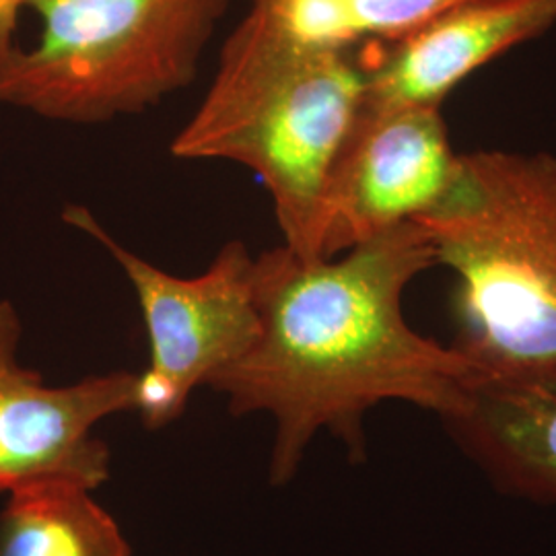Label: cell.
Here are the masks:
<instances>
[{
  "label": "cell",
  "instance_id": "cell-2",
  "mask_svg": "<svg viewBox=\"0 0 556 556\" xmlns=\"http://www.w3.org/2000/svg\"><path fill=\"white\" fill-rule=\"evenodd\" d=\"M357 50L295 40L250 9L223 41L215 77L172 155L231 161L268 190L289 250L319 258L324 200L365 100Z\"/></svg>",
  "mask_w": 556,
  "mask_h": 556
},
{
  "label": "cell",
  "instance_id": "cell-4",
  "mask_svg": "<svg viewBox=\"0 0 556 556\" xmlns=\"http://www.w3.org/2000/svg\"><path fill=\"white\" fill-rule=\"evenodd\" d=\"M231 0H27L40 40L0 60V103L66 124L140 114L188 87Z\"/></svg>",
  "mask_w": 556,
  "mask_h": 556
},
{
  "label": "cell",
  "instance_id": "cell-11",
  "mask_svg": "<svg viewBox=\"0 0 556 556\" xmlns=\"http://www.w3.org/2000/svg\"><path fill=\"white\" fill-rule=\"evenodd\" d=\"M457 0H250V9L287 36L324 48L357 50L417 29Z\"/></svg>",
  "mask_w": 556,
  "mask_h": 556
},
{
  "label": "cell",
  "instance_id": "cell-9",
  "mask_svg": "<svg viewBox=\"0 0 556 556\" xmlns=\"http://www.w3.org/2000/svg\"><path fill=\"white\" fill-rule=\"evenodd\" d=\"M441 420L498 489L556 503V363L477 369L462 404Z\"/></svg>",
  "mask_w": 556,
  "mask_h": 556
},
{
  "label": "cell",
  "instance_id": "cell-1",
  "mask_svg": "<svg viewBox=\"0 0 556 556\" xmlns=\"http://www.w3.org/2000/svg\"><path fill=\"white\" fill-rule=\"evenodd\" d=\"M438 266L417 220L332 258L278 245L256 256L260 334L208 388L233 415L277 420L270 482L298 472L305 447L328 429L351 459L365 457L363 418L386 400L445 417L464 400L477 365L454 344L422 337L404 318L406 287Z\"/></svg>",
  "mask_w": 556,
  "mask_h": 556
},
{
  "label": "cell",
  "instance_id": "cell-10",
  "mask_svg": "<svg viewBox=\"0 0 556 556\" xmlns=\"http://www.w3.org/2000/svg\"><path fill=\"white\" fill-rule=\"evenodd\" d=\"M0 556H130V546L89 489L46 480L7 495Z\"/></svg>",
  "mask_w": 556,
  "mask_h": 556
},
{
  "label": "cell",
  "instance_id": "cell-6",
  "mask_svg": "<svg viewBox=\"0 0 556 556\" xmlns=\"http://www.w3.org/2000/svg\"><path fill=\"white\" fill-rule=\"evenodd\" d=\"M441 108L361 105L328 181L319 258L431 211L457 167Z\"/></svg>",
  "mask_w": 556,
  "mask_h": 556
},
{
  "label": "cell",
  "instance_id": "cell-8",
  "mask_svg": "<svg viewBox=\"0 0 556 556\" xmlns=\"http://www.w3.org/2000/svg\"><path fill=\"white\" fill-rule=\"evenodd\" d=\"M556 25V0H457L365 64V105H433L480 66Z\"/></svg>",
  "mask_w": 556,
  "mask_h": 556
},
{
  "label": "cell",
  "instance_id": "cell-3",
  "mask_svg": "<svg viewBox=\"0 0 556 556\" xmlns=\"http://www.w3.org/2000/svg\"><path fill=\"white\" fill-rule=\"evenodd\" d=\"M415 220L456 275L454 346L478 371L556 363L555 153H462L445 194Z\"/></svg>",
  "mask_w": 556,
  "mask_h": 556
},
{
  "label": "cell",
  "instance_id": "cell-12",
  "mask_svg": "<svg viewBox=\"0 0 556 556\" xmlns=\"http://www.w3.org/2000/svg\"><path fill=\"white\" fill-rule=\"evenodd\" d=\"M23 9H27V0H0V60L20 46L17 27Z\"/></svg>",
  "mask_w": 556,
  "mask_h": 556
},
{
  "label": "cell",
  "instance_id": "cell-5",
  "mask_svg": "<svg viewBox=\"0 0 556 556\" xmlns=\"http://www.w3.org/2000/svg\"><path fill=\"white\" fill-rule=\"evenodd\" d=\"M64 220L100 243L132 285L151 353L137 374V413L149 429H161L258 340L256 256L233 239L199 277H174L122 245L89 208L73 204Z\"/></svg>",
  "mask_w": 556,
  "mask_h": 556
},
{
  "label": "cell",
  "instance_id": "cell-7",
  "mask_svg": "<svg viewBox=\"0 0 556 556\" xmlns=\"http://www.w3.org/2000/svg\"><path fill=\"white\" fill-rule=\"evenodd\" d=\"M20 314L0 301V495L21 486L66 480L98 489L110 478V450L93 427L116 413L137 410V374L89 376L71 386H46L23 367Z\"/></svg>",
  "mask_w": 556,
  "mask_h": 556
}]
</instances>
